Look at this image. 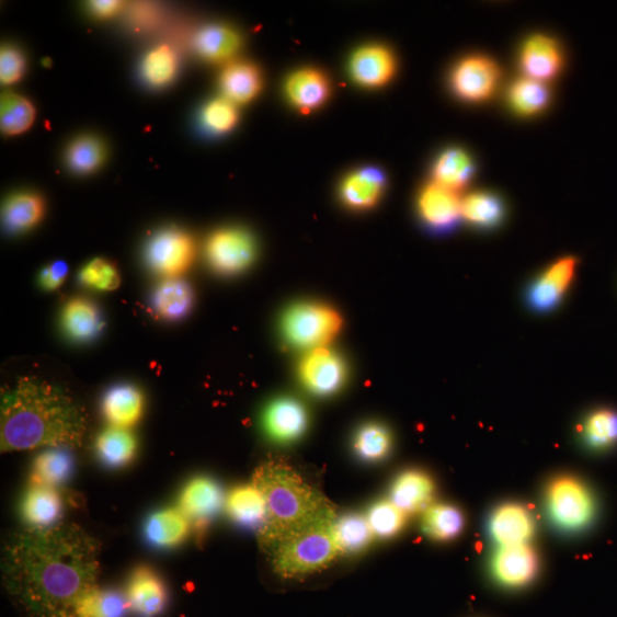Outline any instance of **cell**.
Masks as SVG:
<instances>
[{"instance_id": "obj_39", "label": "cell", "mask_w": 617, "mask_h": 617, "mask_svg": "<svg viewBox=\"0 0 617 617\" xmlns=\"http://www.w3.org/2000/svg\"><path fill=\"white\" fill-rule=\"evenodd\" d=\"M127 597L117 590L95 586L80 601L73 617H125Z\"/></svg>"}, {"instance_id": "obj_10", "label": "cell", "mask_w": 617, "mask_h": 617, "mask_svg": "<svg viewBox=\"0 0 617 617\" xmlns=\"http://www.w3.org/2000/svg\"><path fill=\"white\" fill-rule=\"evenodd\" d=\"M579 260L573 255L562 256L552 262L526 288L525 302L536 313L555 310L573 284Z\"/></svg>"}, {"instance_id": "obj_33", "label": "cell", "mask_w": 617, "mask_h": 617, "mask_svg": "<svg viewBox=\"0 0 617 617\" xmlns=\"http://www.w3.org/2000/svg\"><path fill=\"white\" fill-rule=\"evenodd\" d=\"M73 468L75 461L68 448H48L34 460L32 485L58 489L70 479Z\"/></svg>"}, {"instance_id": "obj_7", "label": "cell", "mask_w": 617, "mask_h": 617, "mask_svg": "<svg viewBox=\"0 0 617 617\" xmlns=\"http://www.w3.org/2000/svg\"><path fill=\"white\" fill-rule=\"evenodd\" d=\"M502 71L495 60L485 55H470L454 65L449 73V89L465 103L480 104L496 93Z\"/></svg>"}, {"instance_id": "obj_49", "label": "cell", "mask_w": 617, "mask_h": 617, "mask_svg": "<svg viewBox=\"0 0 617 617\" xmlns=\"http://www.w3.org/2000/svg\"><path fill=\"white\" fill-rule=\"evenodd\" d=\"M69 266L65 261L58 260L49 263L41 272L38 282L43 289L53 292L59 289L67 279Z\"/></svg>"}, {"instance_id": "obj_47", "label": "cell", "mask_w": 617, "mask_h": 617, "mask_svg": "<svg viewBox=\"0 0 617 617\" xmlns=\"http://www.w3.org/2000/svg\"><path fill=\"white\" fill-rule=\"evenodd\" d=\"M78 279L84 286L102 290H116L122 283L121 274L111 261L96 258L87 263L80 271Z\"/></svg>"}, {"instance_id": "obj_16", "label": "cell", "mask_w": 617, "mask_h": 617, "mask_svg": "<svg viewBox=\"0 0 617 617\" xmlns=\"http://www.w3.org/2000/svg\"><path fill=\"white\" fill-rule=\"evenodd\" d=\"M539 568V556L529 545L499 547L491 560L493 579L509 589H521L532 583Z\"/></svg>"}, {"instance_id": "obj_14", "label": "cell", "mask_w": 617, "mask_h": 617, "mask_svg": "<svg viewBox=\"0 0 617 617\" xmlns=\"http://www.w3.org/2000/svg\"><path fill=\"white\" fill-rule=\"evenodd\" d=\"M518 62L524 77L547 84L560 75L565 57L556 38L535 34L522 44Z\"/></svg>"}, {"instance_id": "obj_43", "label": "cell", "mask_w": 617, "mask_h": 617, "mask_svg": "<svg viewBox=\"0 0 617 617\" xmlns=\"http://www.w3.org/2000/svg\"><path fill=\"white\" fill-rule=\"evenodd\" d=\"M106 149L94 136H82L73 140L67 150V163L78 174H91L104 163Z\"/></svg>"}, {"instance_id": "obj_28", "label": "cell", "mask_w": 617, "mask_h": 617, "mask_svg": "<svg viewBox=\"0 0 617 617\" xmlns=\"http://www.w3.org/2000/svg\"><path fill=\"white\" fill-rule=\"evenodd\" d=\"M224 98L236 105L252 102L261 93L263 77L258 66L249 61H232L220 76Z\"/></svg>"}, {"instance_id": "obj_2", "label": "cell", "mask_w": 617, "mask_h": 617, "mask_svg": "<svg viewBox=\"0 0 617 617\" xmlns=\"http://www.w3.org/2000/svg\"><path fill=\"white\" fill-rule=\"evenodd\" d=\"M2 452L82 445L88 414L67 391L25 377L3 396L0 422Z\"/></svg>"}, {"instance_id": "obj_37", "label": "cell", "mask_w": 617, "mask_h": 617, "mask_svg": "<svg viewBox=\"0 0 617 617\" xmlns=\"http://www.w3.org/2000/svg\"><path fill=\"white\" fill-rule=\"evenodd\" d=\"M421 526L429 538L449 541L462 532L465 517L461 510L454 505L432 504L424 510Z\"/></svg>"}, {"instance_id": "obj_5", "label": "cell", "mask_w": 617, "mask_h": 617, "mask_svg": "<svg viewBox=\"0 0 617 617\" xmlns=\"http://www.w3.org/2000/svg\"><path fill=\"white\" fill-rule=\"evenodd\" d=\"M343 320L332 307L301 301L289 306L281 319V334L297 351H313L330 344L341 332Z\"/></svg>"}, {"instance_id": "obj_45", "label": "cell", "mask_w": 617, "mask_h": 617, "mask_svg": "<svg viewBox=\"0 0 617 617\" xmlns=\"http://www.w3.org/2000/svg\"><path fill=\"white\" fill-rule=\"evenodd\" d=\"M407 516L390 500H384L370 506L366 518L374 536L390 539L404 528Z\"/></svg>"}, {"instance_id": "obj_31", "label": "cell", "mask_w": 617, "mask_h": 617, "mask_svg": "<svg viewBox=\"0 0 617 617\" xmlns=\"http://www.w3.org/2000/svg\"><path fill=\"white\" fill-rule=\"evenodd\" d=\"M506 101L514 114L529 118L539 116L548 110L551 92L546 83L522 77L509 87Z\"/></svg>"}, {"instance_id": "obj_32", "label": "cell", "mask_w": 617, "mask_h": 617, "mask_svg": "<svg viewBox=\"0 0 617 617\" xmlns=\"http://www.w3.org/2000/svg\"><path fill=\"white\" fill-rule=\"evenodd\" d=\"M195 295L192 286L180 278H167L152 294V308L167 320H179L191 312Z\"/></svg>"}, {"instance_id": "obj_17", "label": "cell", "mask_w": 617, "mask_h": 617, "mask_svg": "<svg viewBox=\"0 0 617 617\" xmlns=\"http://www.w3.org/2000/svg\"><path fill=\"white\" fill-rule=\"evenodd\" d=\"M284 93L293 108L309 114L323 106L332 94L325 72L315 68L293 71L285 80Z\"/></svg>"}, {"instance_id": "obj_41", "label": "cell", "mask_w": 617, "mask_h": 617, "mask_svg": "<svg viewBox=\"0 0 617 617\" xmlns=\"http://www.w3.org/2000/svg\"><path fill=\"white\" fill-rule=\"evenodd\" d=\"M36 118L33 103L14 93H5L0 100V128L7 136H19L28 130Z\"/></svg>"}, {"instance_id": "obj_3", "label": "cell", "mask_w": 617, "mask_h": 617, "mask_svg": "<svg viewBox=\"0 0 617 617\" xmlns=\"http://www.w3.org/2000/svg\"><path fill=\"white\" fill-rule=\"evenodd\" d=\"M253 485L266 504V522L259 532L265 549L313 521L330 505L297 471L282 461L262 464L253 475Z\"/></svg>"}, {"instance_id": "obj_18", "label": "cell", "mask_w": 617, "mask_h": 617, "mask_svg": "<svg viewBox=\"0 0 617 617\" xmlns=\"http://www.w3.org/2000/svg\"><path fill=\"white\" fill-rule=\"evenodd\" d=\"M308 413L297 399L281 397L271 402L263 413V427L274 442L288 444L298 441L307 431Z\"/></svg>"}, {"instance_id": "obj_46", "label": "cell", "mask_w": 617, "mask_h": 617, "mask_svg": "<svg viewBox=\"0 0 617 617\" xmlns=\"http://www.w3.org/2000/svg\"><path fill=\"white\" fill-rule=\"evenodd\" d=\"M238 119L237 105L224 96L206 103L201 113L202 126L214 136L231 132Z\"/></svg>"}, {"instance_id": "obj_4", "label": "cell", "mask_w": 617, "mask_h": 617, "mask_svg": "<svg viewBox=\"0 0 617 617\" xmlns=\"http://www.w3.org/2000/svg\"><path fill=\"white\" fill-rule=\"evenodd\" d=\"M336 515L330 504L313 521L267 548L273 569L283 579H300L327 569L340 556Z\"/></svg>"}, {"instance_id": "obj_19", "label": "cell", "mask_w": 617, "mask_h": 617, "mask_svg": "<svg viewBox=\"0 0 617 617\" xmlns=\"http://www.w3.org/2000/svg\"><path fill=\"white\" fill-rule=\"evenodd\" d=\"M535 528V519L529 510L516 502L498 506L489 521L491 538L499 547L528 545Z\"/></svg>"}, {"instance_id": "obj_27", "label": "cell", "mask_w": 617, "mask_h": 617, "mask_svg": "<svg viewBox=\"0 0 617 617\" xmlns=\"http://www.w3.org/2000/svg\"><path fill=\"white\" fill-rule=\"evenodd\" d=\"M145 398L142 392L132 385L115 386L105 392L102 412L108 422L118 427L129 429L142 418Z\"/></svg>"}, {"instance_id": "obj_44", "label": "cell", "mask_w": 617, "mask_h": 617, "mask_svg": "<svg viewBox=\"0 0 617 617\" xmlns=\"http://www.w3.org/2000/svg\"><path fill=\"white\" fill-rule=\"evenodd\" d=\"M178 57L169 45L151 49L142 61V77L153 88H163L172 82L178 72Z\"/></svg>"}, {"instance_id": "obj_30", "label": "cell", "mask_w": 617, "mask_h": 617, "mask_svg": "<svg viewBox=\"0 0 617 617\" xmlns=\"http://www.w3.org/2000/svg\"><path fill=\"white\" fill-rule=\"evenodd\" d=\"M229 517L241 527L258 529L266 522V504L261 492L252 485L233 489L226 499Z\"/></svg>"}, {"instance_id": "obj_40", "label": "cell", "mask_w": 617, "mask_h": 617, "mask_svg": "<svg viewBox=\"0 0 617 617\" xmlns=\"http://www.w3.org/2000/svg\"><path fill=\"white\" fill-rule=\"evenodd\" d=\"M392 448L389 429L377 422L363 424L354 438V449L359 459L379 462L387 458Z\"/></svg>"}, {"instance_id": "obj_25", "label": "cell", "mask_w": 617, "mask_h": 617, "mask_svg": "<svg viewBox=\"0 0 617 617\" xmlns=\"http://www.w3.org/2000/svg\"><path fill=\"white\" fill-rule=\"evenodd\" d=\"M192 525L178 507L158 510L151 514L144 527L147 542L157 549H173L181 546L191 533Z\"/></svg>"}, {"instance_id": "obj_24", "label": "cell", "mask_w": 617, "mask_h": 617, "mask_svg": "<svg viewBox=\"0 0 617 617\" xmlns=\"http://www.w3.org/2000/svg\"><path fill=\"white\" fill-rule=\"evenodd\" d=\"M194 46L205 61L229 65L243 46V38L229 25L209 24L197 33Z\"/></svg>"}, {"instance_id": "obj_21", "label": "cell", "mask_w": 617, "mask_h": 617, "mask_svg": "<svg viewBox=\"0 0 617 617\" xmlns=\"http://www.w3.org/2000/svg\"><path fill=\"white\" fill-rule=\"evenodd\" d=\"M126 597L134 613L140 617H155L168 604V590L153 570L140 567L129 578Z\"/></svg>"}, {"instance_id": "obj_12", "label": "cell", "mask_w": 617, "mask_h": 617, "mask_svg": "<svg viewBox=\"0 0 617 617\" xmlns=\"http://www.w3.org/2000/svg\"><path fill=\"white\" fill-rule=\"evenodd\" d=\"M421 224L431 232H452L462 221V198L434 182L426 183L416 201Z\"/></svg>"}, {"instance_id": "obj_8", "label": "cell", "mask_w": 617, "mask_h": 617, "mask_svg": "<svg viewBox=\"0 0 617 617\" xmlns=\"http://www.w3.org/2000/svg\"><path fill=\"white\" fill-rule=\"evenodd\" d=\"M256 241L243 228L230 227L214 232L207 240L206 258L214 272L224 276L244 273L255 261Z\"/></svg>"}, {"instance_id": "obj_13", "label": "cell", "mask_w": 617, "mask_h": 617, "mask_svg": "<svg viewBox=\"0 0 617 617\" xmlns=\"http://www.w3.org/2000/svg\"><path fill=\"white\" fill-rule=\"evenodd\" d=\"M224 503L225 495L218 482L209 477L198 476L186 482L180 494L179 509L195 533L202 536L220 513Z\"/></svg>"}, {"instance_id": "obj_20", "label": "cell", "mask_w": 617, "mask_h": 617, "mask_svg": "<svg viewBox=\"0 0 617 617\" xmlns=\"http://www.w3.org/2000/svg\"><path fill=\"white\" fill-rule=\"evenodd\" d=\"M387 187V176L378 168L366 167L349 173L339 186L342 204L353 210L372 209L381 201Z\"/></svg>"}, {"instance_id": "obj_35", "label": "cell", "mask_w": 617, "mask_h": 617, "mask_svg": "<svg viewBox=\"0 0 617 617\" xmlns=\"http://www.w3.org/2000/svg\"><path fill=\"white\" fill-rule=\"evenodd\" d=\"M99 459L106 467L118 469L129 465L138 450V441L128 429L111 425L96 439Z\"/></svg>"}, {"instance_id": "obj_1", "label": "cell", "mask_w": 617, "mask_h": 617, "mask_svg": "<svg viewBox=\"0 0 617 617\" xmlns=\"http://www.w3.org/2000/svg\"><path fill=\"white\" fill-rule=\"evenodd\" d=\"M100 546L83 528L59 524L13 535L4 556L10 594L33 617H73L96 585Z\"/></svg>"}, {"instance_id": "obj_9", "label": "cell", "mask_w": 617, "mask_h": 617, "mask_svg": "<svg viewBox=\"0 0 617 617\" xmlns=\"http://www.w3.org/2000/svg\"><path fill=\"white\" fill-rule=\"evenodd\" d=\"M195 256L194 238L178 228L160 230L151 237L146 249L150 270L165 279L178 278L190 270Z\"/></svg>"}, {"instance_id": "obj_48", "label": "cell", "mask_w": 617, "mask_h": 617, "mask_svg": "<svg viewBox=\"0 0 617 617\" xmlns=\"http://www.w3.org/2000/svg\"><path fill=\"white\" fill-rule=\"evenodd\" d=\"M25 60L20 49L14 46H4L0 50V82L3 85H13L22 78Z\"/></svg>"}, {"instance_id": "obj_26", "label": "cell", "mask_w": 617, "mask_h": 617, "mask_svg": "<svg viewBox=\"0 0 617 617\" xmlns=\"http://www.w3.org/2000/svg\"><path fill=\"white\" fill-rule=\"evenodd\" d=\"M473 157L465 149L450 147L441 152L432 168V182L459 193L475 178Z\"/></svg>"}, {"instance_id": "obj_11", "label": "cell", "mask_w": 617, "mask_h": 617, "mask_svg": "<svg viewBox=\"0 0 617 617\" xmlns=\"http://www.w3.org/2000/svg\"><path fill=\"white\" fill-rule=\"evenodd\" d=\"M347 372L342 355L328 346L308 352L298 369L301 385L318 397H329L340 391L347 379Z\"/></svg>"}, {"instance_id": "obj_29", "label": "cell", "mask_w": 617, "mask_h": 617, "mask_svg": "<svg viewBox=\"0 0 617 617\" xmlns=\"http://www.w3.org/2000/svg\"><path fill=\"white\" fill-rule=\"evenodd\" d=\"M65 333L76 342H90L99 336L104 321L98 306L84 298L70 300L62 310Z\"/></svg>"}, {"instance_id": "obj_15", "label": "cell", "mask_w": 617, "mask_h": 617, "mask_svg": "<svg viewBox=\"0 0 617 617\" xmlns=\"http://www.w3.org/2000/svg\"><path fill=\"white\" fill-rule=\"evenodd\" d=\"M397 72L395 53L382 44H369L358 48L351 61L349 73L364 89H381L388 85Z\"/></svg>"}, {"instance_id": "obj_6", "label": "cell", "mask_w": 617, "mask_h": 617, "mask_svg": "<svg viewBox=\"0 0 617 617\" xmlns=\"http://www.w3.org/2000/svg\"><path fill=\"white\" fill-rule=\"evenodd\" d=\"M546 507L549 521L560 532L576 534L594 523L597 513L596 499L578 477H555L546 490Z\"/></svg>"}, {"instance_id": "obj_50", "label": "cell", "mask_w": 617, "mask_h": 617, "mask_svg": "<svg viewBox=\"0 0 617 617\" xmlns=\"http://www.w3.org/2000/svg\"><path fill=\"white\" fill-rule=\"evenodd\" d=\"M89 8L95 16L110 19L122 11L124 3L118 0H96V2H90Z\"/></svg>"}, {"instance_id": "obj_34", "label": "cell", "mask_w": 617, "mask_h": 617, "mask_svg": "<svg viewBox=\"0 0 617 617\" xmlns=\"http://www.w3.org/2000/svg\"><path fill=\"white\" fill-rule=\"evenodd\" d=\"M505 204L495 193L473 192L462 198V220L478 230H492L505 218Z\"/></svg>"}, {"instance_id": "obj_36", "label": "cell", "mask_w": 617, "mask_h": 617, "mask_svg": "<svg viewBox=\"0 0 617 617\" xmlns=\"http://www.w3.org/2000/svg\"><path fill=\"white\" fill-rule=\"evenodd\" d=\"M44 213L45 204L41 196L33 193L15 194L3 206V224L10 232H25L42 221Z\"/></svg>"}, {"instance_id": "obj_38", "label": "cell", "mask_w": 617, "mask_h": 617, "mask_svg": "<svg viewBox=\"0 0 617 617\" xmlns=\"http://www.w3.org/2000/svg\"><path fill=\"white\" fill-rule=\"evenodd\" d=\"M334 534L340 555L359 553L374 538L367 518L358 514L336 517Z\"/></svg>"}, {"instance_id": "obj_42", "label": "cell", "mask_w": 617, "mask_h": 617, "mask_svg": "<svg viewBox=\"0 0 617 617\" xmlns=\"http://www.w3.org/2000/svg\"><path fill=\"white\" fill-rule=\"evenodd\" d=\"M584 444L594 449H605L617 444V412L598 410L589 414L580 429Z\"/></svg>"}, {"instance_id": "obj_22", "label": "cell", "mask_w": 617, "mask_h": 617, "mask_svg": "<svg viewBox=\"0 0 617 617\" xmlns=\"http://www.w3.org/2000/svg\"><path fill=\"white\" fill-rule=\"evenodd\" d=\"M435 482L427 473L412 469L401 472L393 481L390 501L405 515H414L432 505Z\"/></svg>"}, {"instance_id": "obj_23", "label": "cell", "mask_w": 617, "mask_h": 617, "mask_svg": "<svg viewBox=\"0 0 617 617\" xmlns=\"http://www.w3.org/2000/svg\"><path fill=\"white\" fill-rule=\"evenodd\" d=\"M21 515L30 528L55 527L64 515V500L57 489L31 484L21 502Z\"/></svg>"}]
</instances>
